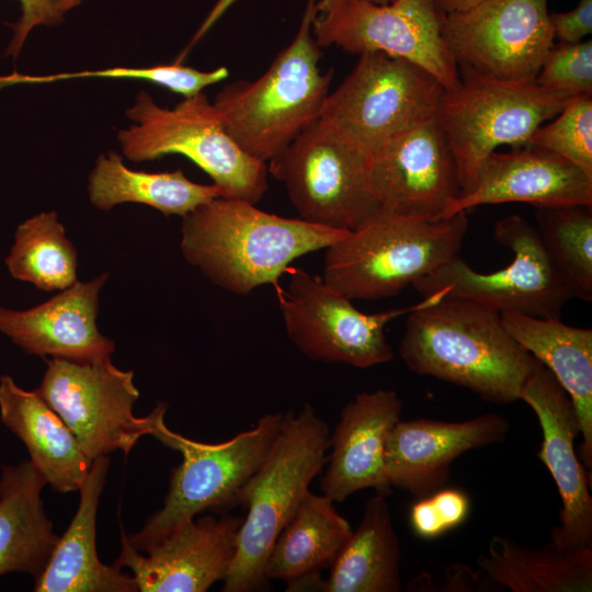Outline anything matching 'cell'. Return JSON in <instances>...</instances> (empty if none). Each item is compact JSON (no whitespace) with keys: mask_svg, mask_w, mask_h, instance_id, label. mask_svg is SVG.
Wrapping results in <instances>:
<instances>
[{"mask_svg":"<svg viewBox=\"0 0 592 592\" xmlns=\"http://www.w3.org/2000/svg\"><path fill=\"white\" fill-rule=\"evenodd\" d=\"M254 205L216 197L182 217L183 258L215 285L237 295L276 285L294 260L326 249L350 232L270 214Z\"/></svg>","mask_w":592,"mask_h":592,"instance_id":"1","label":"cell"},{"mask_svg":"<svg viewBox=\"0 0 592 592\" xmlns=\"http://www.w3.org/2000/svg\"><path fill=\"white\" fill-rule=\"evenodd\" d=\"M407 316L398 352L410 371L492 403L520 400L537 360L506 331L499 312L444 297Z\"/></svg>","mask_w":592,"mask_h":592,"instance_id":"2","label":"cell"},{"mask_svg":"<svg viewBox=\"0 0 592 592\" xmlns=\"http://www.w3.org/2000/svg\"><path fill=\"white\" fill-rule=\"evenodd\" d=\"M316 0H307L298 31L258 79L226 84L213 104L235 143L267 163L320 116L333 71L322 72L311 32Z\"/></svg>","mask_w":592,"mask_h":592,"instance_id":"3","label":"cell"},{"mask_svg":"<svg viewBox=\"0 0 592 592\" xmlns=\"http://www.w3.org/2000/svg\"><path fill=\"white\" fill-rule=\"evenodd\" d=\"M329 440L327 423L309 403L284 413L271 449L240 492L239 504L247 514L223 580L224 592L255 591L267 584L269 551L326 465Z\"/></svg>","mask_w":592,"mask_h":592,"instance_id":"4","label":"cell"},{"mask_svg":"<svg viewBox=\"0 0 592 592\" xmlns=\"http://www.w3.org/2000/svg\"><path fill=\"white\" fill-rule=\"evenodd\" d=\"M466 212L435 221L379 212L326 248L323 281L350 299L395 296L458 255Z\"/></svg>","mask_w":592,"mask_h":592,"instance_id":"5","label":"cell"},{"mask_svg":"<svg viewBox=\"0 0 592 592\" xmlns=\"http://www.w3.org/2000/svg\"><path fill=\"white\" fill-rule=\"evenodd\" d=\"M126 116L135 122L117 133L124 156L135 162L179 153L207 173L224 197L257 204L267 190V163L248 156L228 135L205 93L161 107L140 91Z\"/></svg>","mask_w":592,"mask_h":592,"instance_id":"6","label":"cell"},{"mask_svg":"<svg viewBox=\"0 0 592 592\" xmlns=\"http://www.w3.org/2000/svg\"><path fill=\"white\" fill-rule=\"evenodd\" d=\"M283 417V412L265 413L253 428L216 444L186 439L160 420L152 436L183 459L172 470L163 506L138 533L128 535L132 545L145 553L196 514L239 504L240 492L265 459Z\"/></svg>","mask_w":592,"mask_h":592,"instance_id":"7","label":"cell"},{"mask_svg":"<svg viewBox=\"0 0 592 592\" xmlns=\"http://www.w3.org/2000/svg\"><path fill=\"white\" fill-rule=\"evenodd\" d=\"M369 161L366 150L319 117L269 161L267 171L301 219L351 231L380 212Z\"/></svg>","mask_w":592,"mask_h":592,"instance_id":"8","label":"cell"},{"mask_svg":"<svg viewBox=\"0 0 592 592\" xmlns=\"http://www.w3.org/2000/svg\"><path fill=\"white\" fill-rule=\"evenodd\" d=\"M574 98L537 83L460 79L445 90L435 119L455 158L462 195L470 192L485 160L500 146H526L532 134Z\"/></svg>","mask_w":592,"mask_h":592,"instance_id":"9","label":"cell"},{"mask_svg":"<svg viewBox=\"0 0 592 592\" xmlns=\"http://www.w3.org/2000/svg\"><path fill=\"white\" fill-rule=\"evenodd\" d=\"M38 396L62 419L92 460L116 449L128 454L140 437L152 435L164 419L163 402L146 417H136L139 391L134 372L116 367L111 357L46 360Z\"/></svg>","mask_w":592,"mask_h":592,"instance_id":"10","label":"cell"},{"mask_svg":"<svg viewBox=\"0 0 592 592\" xmlns=\"http://www.w3.org/2000/svg\"><path fill=\"white\" fill-rule=\"evenodd\" d=\"M444 91L422 67L367 52L329 92L319 117L372 155L390 139L435 118Z\"/></svg>","mask_w":592,"mask_h":592,"instance_id":"11","label":"cell"},{"mask_svg":"<svg viewBox=\"0 0 592 592\" xmlns=\"http://www.w3.org/2000/svg\"><path fill=\"white\" fill-rule=\"evenodd\" d=\"M443 18L433 0H316L311 32L321 48L334 45L352 54L400 57L452 90L460 75L442 35Z\"/></svg>","mask_w":592,"mask_h":592,"instance_id":"12","label":"cell"},{"mask_svg":"<svg viewBox=\"0 0 592 592\" xmlns=\"http://www.w3.org/2000/svg\"><path fill=\"white\" fill-rule=\"evenodd\" d=\"M549 13L548 0H485L444 14L460 79L534 83L555 39Z\"/></svg>","mask_w":592,"mask_h":592,"instance_id":"13","label":"cell"},{"mask_svg":"<svg viewBox=\"0 0 592 592\" xmlns=\"http://www.w3.org/2000/svg\"><path fill=\"white\" fill-rule=\"evenodd\" d=\"M445 294L439 289L408 307L365 314L322 277L294 269L278 296L286 333L299 352L312 361L368 368L394 357L385 334L389 321L436 304Z\"/></svg>","mask_w":592,"mask_h":592,"instance_id":"14","label":"cell"},{"mask_svg":"<svg viewBox=\"0 0 592 592\" xmlns=\"http://www.w3.org/2000/svg\"><path fill=\"white\" fill-rule=\"evenodd\" d=\"M493 236L513 253L506 267L479 273L455 255L412 286L422 297L444 289L445 297L471 301L499 314L560 319L572 295L550 264L535 226L523 216L510 215L496 223Z\"/></svg>","mask_w":592,"mask_h":592,"instance_id":"15","label":"cell"},{"mask_svg":"<svg viewBox=\"0 0 592 592\" xmlns=\"http://www.w3.org/2000/svg\"><path fill=\"white\" fill-rule=\"evenodd\" d=\"M369 179L380 212L435 221L462 194L457 164L435 118L371 155Z\"/></svg>","mask_w":592,"mask_h":592,"instance_id":"16","label":"cell"},{"mask_svg":"<svg viewBox=\"0 0 592 592\" xmlns=\"http://www.w3.org/2000/svg\"><path fill=\"white\" fill-rule=\"evenodd\" d=\"M520 400L528 405L542 428L537 457L549 470L561 501L559 524L551 528L553 545L562 549L592 546L590 479L579 462L574 440L580 425L574 406L553 373L537 361Z\"/></svg>","mask_w":592,"mask_h":592,"instance_id":"17","label":"cell"},{"mask_svg":"<svg viewBox=\"0 0 592 592\" xmlns=\"http://www.w3.org/2000/svg\"><path fill=\"white\" fill-rule=\"evenodd\" d=\"M242 516L223 514L181 524L145 554L121 531L114 566L127 567L140 592H204L224 580L234 561Z\"/></svg>","mask_w":592,"mask_h":592,"instance_id":"18","label":"cell"},{"mask_svg":"<svg viewBox=\"0 0 592 592\" xmlns=\"http://www.w3.org/2000/svg\"><path fill=\"white\" fill-rule=\"evenodd\" d=\"M510 421L485 413L460 422L398 420L385 444V467L392 487L425 498L446 486L451 466L462 454L500 443Z\"/></svg>","mask_w":592,"mask_h":592,"instance_id":"19","label":"cell"},{"mask_svg":"<svg viewBox=\"0 0 592 592\" xmlns=\"http://www.w3.org/2000/svg\"><path fill=\"white\" fill-rule=\"evenodd\" d=\"M528 203L537 207H592V177L570 161L526 145L493 151L482 163L470 192L456 198L446 217L487 204Z\"/></svg>","mask_w":592,"mask_h":592,"instance_id":"20","label":"cell"},{"mask_svg":"<svg viewBox=\"0 0 592 592\" xmlns=\"http://www.w3.org/2000/svg\"><path fill=\"white\" fill-rule=\"evenodd\" d=\"M109 275L77 281L29 309L0 306V331L29 354L76 361L111 357L114 342L96 326L99 295Z\"/></svg>","mask_w":592,"mask_h":592,"instance_id":"21","label":"cell"},{"mask_svg":"<svg viewBox=\"0 0 592 592\" xmlns=\"http://www.w3.org/2000/svg\"><path fill=\"white\" fill-rule=\"evenodd\" d=\"M403 402L395 390L363 391L342 409L330 434L322 494L343 502L366 488L387 496L391 486L385 467V444L400 419Z\"/></svg>","mask_w":592,"mask_h":592,"instance_id":"22","label":"cell"},{"mask_svg":"<svg viewBox=\"0 0 592 592\" xmlns=\"http://www.w3.org/2000/svg\"><path fill=\"white\" fill-rule=\"evenodd\" d=\"M109 455L93 459L80 488L78 510L35 579L36 592H137L133 576L101 562L95 545L96 512L107 470Z\"/></svg>","mask_w":592,"mask_h":592,"instance_id":"23","label":"cell"},{"mask_svg":"<svg viewBox=\"0 0 592 592\" xmlns=\"http://www.w3.org/2000/svg\"><path fill=\"white\" fill-rule=\"evenodd\" d=\"M0 419L24 443L30 460L54 491L80 490L93 460L38 394L19 387L9 375L0 377Z\"/></svg>","mask_w":592,"mask_h":592,"instance_id":"24","label":"cell"},{"mask_svg":"<svg viewBox=\"0 0 592 592\" xmlns=\"http://www.w3.org/2000/svg\"><path fill=\"white\" fill-rule=\"evenodd\" d=\"M513 339L547 367L569 395L580 425V456L592 468V330L554 318L500 314Z\"/></svg>","mask_w":592,"mask_h":592,"instance_id":"25","label":"cell"},{"mask_svg":"<svg viewBox=\"0 0 592 592\" xmlns=\"http://www.w3.org/2000/svg\"><path fill=\"white\" fill-rule=\"evenodd\" d=\"M325 494L310 491L272 545L266 562L267 580H281L287 590L320 588V570L330 567L353 528Z\"/></svg>","mask_w":592,"mask_h":592,"instance_id":"26","label":"cell"},{"mask_svg":"<svg viewBox=\"0 0 592 592\" xmlns=\"http://www.w3.org/2000/svg\"><path fill=\"white\" fill-rule=\"evenodd\" d=\"M47 483L31 460L3 465L0 475V577L30 573L36 579L58 542L41 497Z\"/></svg>","mask_w":592,"mask_h":592,"instance_id":"27","label":"cell"},{"mask_svg":"<svg viewBox=\"0 0 592 592\" xmlns=\"http://www.w3.org/2000/svg\"><path fill=\"white\" fill-rule=\"evenodd\" d=\"M477 563L489 581L511 592L592 591V546L535 548L493 535Z\"/></svg>","mask_w":592,"mask_h":592,"instance_id":"28","label":"cell"},{"mask_svg":"<svg viewBox=\"0 0 592 592\" xmlns=\"http://www.w3.org/2000/svg\"><path fill=\"white\" fill-rule=\"evenodd\" d=\"M401 550L386 496L364 506L361 522L332 562L326 592H398Z\"/></svg>","mask_w":592,"mask_h":592,"instance_id":"29","label":"cell"},{"mask_svg":"<svg viewBox=\"0 0 592 592\" xmlns=\"http://www.w3.org/2000/svg\"><path fill=\"white\" fill-rule=\"evenodd\" d=\"M88 194L91 204L101 210H110L123 203H139L166 216L181 217L206 202L224 197L217 185L193 182L182 169L168 172L133 170L112 150L98 157L89 175Z\"/></svg>","mask_w":592,"mask_h":592,"instance_id":"30","label":"cell"},{"mask_svg":"<svg viewBox=\"0 0 592 592\" xmlns=\"http://www.w3.org/2000/svg\"><path fill=\"white\" fill-rule=\"evenodd\" d=\"M4 263L15 280L45 292L61 291L78 281L77 250L56 212H42L18 226Z\"/></svg>","mask_w":592,"mask_h":592,"instance_id":"31","label":"cell"},{"mask_svg":"<svg viewBox=\"0 0 592 592\" xmlns=\"http://www.w3.org/2000/svg\"><path fill=\"white\" fill-rule=\"evenodd\" d=\"M592 207H537L535 226L546 255L572 298L592 299Z\"/></svg>","mask_w":592,"mask_h":592,"instance_id":"32","label":"cell"},{"mask_svg":"<svg viewBox=\"0 0 592 592\" xmlns=\"http://www.w3.org/2000/svg\"><path fill=\"white\" fill-rule=\"evenodd\" d=\"M228 69L219 67L210 71H201L186 67L180 61L170 65H156L144 68L115 67L103 70H86L45 76H27L11 73L0 77V88L15 83H48L62 79L77 78H112L140 79L164 87L184 98L195 95L208 86L223 81L228 77Z\"/></svg>","mask_w":592,"mask_h":592,"instance_id":"33","label":"cell"},{"mask_svg":"<svg viewBox=\"0 0 592 592\" xmlns=\"http://www.w3.org/2000/svg\"><path fill=\"white\" fill-rule=\"evenodd\" d=\"M528 145L560 156L592 177V94L574 98L536 128Z\"/></svg>","mask_w":592,"mask_h":592,"instance_id":"34","label":"cell"},{"mask_svg":"<svg viewBox=\"0 0 592 592\" xmlns=\"http://www.w3.org/2000/svg\"><path fill=\"white\" fill-rule=\"evenodd\" d=\"M535 83L573 96L592 94V41L554 43Z\"/></svg>","mask_w":592,"mask_h":592,"instance_id":"35","label":"cell"},{"mask_svg":"<svg viewBox=\"0 0 592 592\" xmlns=\"http://www.w3.org/2000/svg\"><path fill=\"white\" fill-rule=\"evenodd\" d=\"M470 501L466 492L443 487L417 499L410 510L413 533L423 539H434L460 526L468 517Z\"/></svg>","mask_w":592,"mask_h":592,"instance_id":"36","label":"cell"},{"mask_svg":"<svg viewBox=\"0 0 592 592\" xmlns=\"http://www.w3.org/2000/svg\"><path fill=\"white\" fill-rule=\"evenodd\" d=\"M84 0H19L21 15L15 23H8L12 36L4 57L18 58L25 39L36 26H56L65 21V15Z\"/></svg>","mask_w":592,"mask_h":592,"instance_id":"37","label":"cell"},{"mask_svg":"<svg viewBox=\"0 0 592 592\" xmlns=\"http://www.w3.org/2000/svg\"><path fill=\"white\" fill-rule=\"evenodd\" d=\"M549 19L555 38L579 43L592 33V0H579L570 11L549 13Z\"/></svg>","mask_w":592,"mask_h":592,"instance_id":"38","label":"cell"},{"mask_svg":"<svg viewBox=\"0 0 592 592\" xmlns=\"http://www.w3.org/2000/svg\"><path fill=\"white\" fill-rule=\"evenodd\" d=\"M454 569H449L448 584L445 591H473L475 583L478 581L476 574L470 568L463 565H454Z\"/></svg>","mask_w":592,"mask_h":592,"instance_id":"39","label":"cell"},{"mask_svg":"<svg viewBox=\"0 0 592 592\" xmlns=\"http://www.w3.org/2000/svg\"><path fill=\"white\" fill-rule=\"evenodd\" d=\"M436 8L443 13L462 11L485 0H433Z\"/></svg>","mask_w":592,"mask_h":592,"instance_id":"40","label":"cell"},{"mask_svg":"<svg viewBox=\"0 0 592 592\" xmlns=\"http://www.w3.org/2000/svg\"><path fill=\"white\" fill-rule=\"evenodd\" d=\"M368 1H372L374 3H378V4H386V3H390L395 0H368Z\"/></svg>","mask_w":592,"mask_h":592,"instance_id":"41","label":"cell"}]
</instances>
